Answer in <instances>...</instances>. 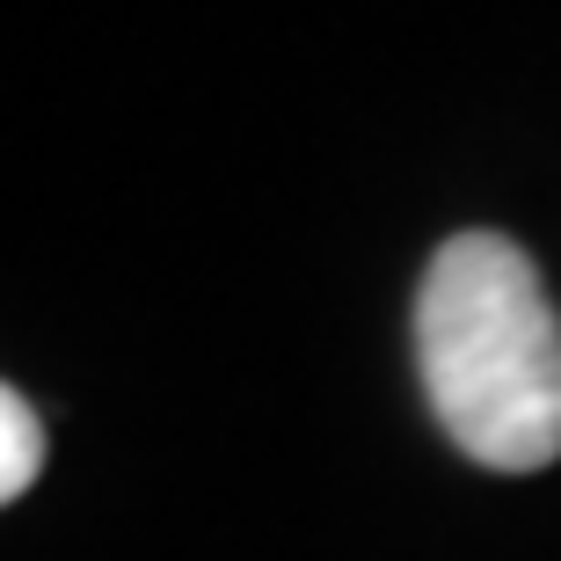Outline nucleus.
Segmentation results:
<instances>
[{
    "instance_id": "f257e3e1",
    "label": "nucleus",
    "mask_w": 561,
    "mask_h": 561,
    "mask_svg": "<svg viewBox=\"0 0 561 561\" xmlns=\"http://www.w3.org/2000/svg\"><path fill=\"white\" fill-rule=\"evenodd\" d=\"M416 365L437 423L474 467L561 459V313L503 233H459L416 291Z\"/></svg>"
},
{
    "instance_id": "f03ea898",
    "label": "nucleus",
    "mask_w": 561,
    "mask_h": 561,
    "mask_svg": "<svg viewBox=\"0 0 561 561\" xmlns=\"http://www.w3.org/2000/svg\"><path fill=\"white\" fill-rule=\"evenodd\" d=\"M44 467V423L37 409L15 394V387H0V503H15Z\"/></svg>"
}]
</instances>
